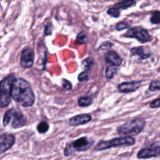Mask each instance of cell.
Instances as JSON below:
<instances>
[{
	"label": "cell",
	"instance_id": "cell-27",
	"mask_svg": "<svg viewBox=\"0 0 160 160\" xmlns=\"http://www.w3.org/2000/svg\"><path fill=\"white\" fill-rule=\"evenodd\" d=\"M149 107L151 108H158L160 107V97L152 101L149 104Z\"/></svg>",
	"mask_w": 160,
	"mask_h": 160
},
{
	"label": "cell",
	"instance_id": "cell-23",
	"mask_svg": "<svg viewBox=\"0 0 160 160\" xmlns=\"http://www.w3.org/2000/svg\"><path fill=\"white\" fill-rule=\"evenodd\" d=\"M49 129V124L46 121L41 122L37 126V130L39 133H45Z\"/></svg>",
	"mask_w": 160,
	"mask_h": 160
},
{
	"label": "cell",
	"instance_id": "cell-22",
	"mask_svg": "<svg viewBox=\"0 0 160 160\" xmlns=\"http://www.w3.org/2000/svg\"><path fill=\"white\" fill-rule=\"evenodd\" d=\"M149 90L152 92L160 91V80L152 81L149 84Z\"/></svg>",
	"mask_w": 160,
	"mask_h": 160
},
{
	"label": "cell",
	"instance_id": "cell-1",
	"mask_svg": "<svg viewBox=\"0 0 160 160\" xmlns=\"http://www.w3.org/2000/svg\"><path fill=\"white\" fill-rule=\"evenodd\" d=\"M11 97L23 107H30L35 102V95L30 84L21 78H14L12 82Z\"/></svg>",
	"mask_w": 160,
	"mask_h": 160
},
{
	"label": "cell",
	"instance_id": "cell-11",
	"mask_svg": "<svg viewBox=\"0 0 160 160\" xmlns=\"http://www.w3.org/2000/svg\"><path fill=\"white\" fill-rule=\"evenodd\" d=\"M160 155V146L149 148H143L139 151L137 157L139 159H149L156 158Z\"/></svg>",
	"mask_w": 160,
	"mask_h": 160
},
{
	"label": "cell",
	"instance_id": "cell-26",
	"mask_svg": "<svg viewBox=\"0 0 160 160\" xmlns=\"http://www.w3.org/2000/svg\"><path fill=\"white\" fill-rule=\"evenodd\" d=\"M62 87L64 89H66V90H71L72 89V84L70 82V81H68L67 79H62Z\"/></svg>",
	"mask_w": 160,
	"mask_h": 160
},
{
	"label": "cell",
	"instance_id": "cell-25",
	"mask_svg": "<svg viewBox=\"0 0 160 160\" xmlns=\"http://www.w3.org/2000/svg\"><path fill=\"white\" fill-rule=\"evenodd\" d=\"M78 79L79 81H88L89 79L88 72L87 71H83L81 72L78 77Z\"/></svg>",
	"mask_w": 160,
	"mask_h": 160
},
{
	"label": "cell",
	"instance_id": "cell-24",
	"mask_svg": "<svg viewBox=\"0 0 160 160\" xmlns=\"http://www.w3.org/2000/svg\"><path fill=\"white\" fill-rule=\"evenodd\" d=\"M113 46V43H112L109 41H106L103 42L100 46L99 47V49L100 50H108L111 49Z\"/></svg>",
	"mask_w": 160,
	"mask_h": 160
},
{
	"label": "cell",
	"instance_id": "cell-13",
	"mask_svg": "<svg viewBox=\"0 0 160 160\" xmlns=\"http://www.w3.org/2000/svg\"><path fill=\"white\" fill-rule=\"evenodd\" d=\"M131 56H138L141 60L146 59L151 56V52L148 47L137 46L133 47L130 49Z\"/></svg>",
	"mask_w": 160,
	"mask_h": 160
},
{
	"label": "cell",
	"instance_id": "cell-20",
	"mask_svg": "<svg viewBox=\"0 0 160 160\" xmlns=\"http://www.w3.org/2000/svg\"><path fill=\"white\" fill-rule=\"evenodd\" d=\"M117 66L110 65L108 67H107L105 72V76L108 79H112L114 76V75L117 72L118 68Z\"/></svg>",
	"mask_w": 160,
	"mask_h": 160
},
{
	"label": "cell",
	"instance_id": "cell-3",
	"mask_svg": "<svg viewBox=\"0 0 160 160\" xmlns=\"http://www.w3.org/2000/svg\"><path fill=\"white\" fill-rule=\"evenodd\" d=\"M2 123L4 126L10 124L12 128L16 129L24 126L27 123V119L21 111L12 108L5 112Z\"/></svg>",
	"mask_w": 160,
	"mask_h": 160
},
{
	"label": "cell",
	"instance_id": "cell-30",
	"mask_svg": "<svg viewBox=\"0 0 160 160\" xmlns=\"http://www.w3.org/2000/svg\"><path fill=\"white\" fill-rule=\"evenodd\" d=\"M159 1H160V0H159Z\"/></svg>",
	"mask_w": 160,
	"mask_h": 160
},
{
	"label": "cell",
	"instance_id": "cell-12",
	"mask_svg": "<svg viewBox=\"0 0 160 160\" xmlns=\"http://www.w3.org/2000/svg\"><path fill=\"white\" fill-rule=\"evenodd\" d=\"M141 81H132L130 82H123L118 85V90L120 92H132L139 89Z\"/></svg>",
	"mask_w": 160,
	"mask_h": 160
},
{
	"label": "cell",
	"instance_id": "cell-18",
	"mask_svg": "<svg viewBox=\"0 0 160 160\" xmlns=\"http://www.w3.org/2000/svg\"><path fill=\"white\" fill-rule=\"evenodd\" d=\"M149 21L152 24H154V25L160 24V11H153L151 14Z\"/></svg>",
	"mask_w": 160,
	"mask_h": 160
},
{
	"label": "cell",
	"instance_id": "cell-6",
	"mask_svg": "<svg viewBox=\"0 0 160 160\" xmlns=\"http://www.w3.org/2000/svg\"><path fill=\"white\" fill-rule=\"evenodd\" d=\"M94 143V141L87 137H81L77 139L66 146L64 154L66 156H69L75 152H82L88 150Z\"/></svg>",
	"mask_w": 160,
	"mask_h": 160
},
{
	"label": "cell",
	"instance_id": "cell-2",
	"mask_svg": "<svg viewBox=\"0 0 160 160\" xmlns=\"http://www.w3.org/2000/svg\"><path fill=\"white\" fill-rule=\"evenodd\" d=\"M145 126V121L141 118H136L128 121L119 126L117 128L118 134L121 136H132L139 134Z\"/></svg>",
	"mask_w": 160,
	"mask_h": 160
},
{
	"label": "cell",
	"instance_id": "cell-16",
	"mask_svg": "<svg viewBox=\"0 0 160 160\" xmlns=\"http://www.w3.org/2000/svg\"><path fill=\"white\" fill-rule=\"evenodd\" d=\"M88 42V36L84 31H82L78 34L75 39V42L76 44H87Z\"/></svg>",
	"mask_w": 160,
	"mask_h": 160
},
{
	"label": "cell",
	"instance_id": "cell-8",
	"mask_svg": "<svg viewBox=\"0 0 160 160\" xmlns=\"http://www.w3.org/2000/svg\"><path fill=\"white\" fill-rule=\"evenodd\" d=\"M136 0H119L112 6L109 8L106 13L112 18H119L122 11L126 10L128 8L136 6Z\"/></svg>",
	"mask_w": 160,
	"mask_h": 160
},
{
	"label": "cell",
	"instance_id": "cell-28",
	"mask_svg": "<svg viewBox=\"0 0 160 160\" xmlns=\"http://www.w3.org/2000/svg\"><path fill=\"white\" fill-rule=\"evenodd\" d=\"M51 26L47 24L45 26V29H44V34L47 36V35H50L51 34L52 32V30H51Z\"/></svg>",
	"mask_w": 160,
	"mask_h": 160
},
{
	"label": "cell",
	"instance_id": "cell-17",
	"mask_svg": "<svg viewBox=\"0 0 160 160\" xmlns=\"http://www.w3.org/2000/svg\"><path fill=\"white\" fill-rule=\"evenodd\" d=\"M92 103V98L89 96L80 97L78 100V104L80 107H87Z\"/></svg>",
	"mask_w": 160,
	"mask_h": 160
},
{
	"label": "cell",
	"instance_id": "cell-9",
	"mask_svg": "<svg viewBox=\"0 0 160 160\" xmlns=\"http://www.w3.org/2000/svg\"><path fill=\"white\" fill-rule=\"evenodd\" d=\"M34 60V51L30 48H24L21 54L20 64L24 68H29L33 66Z\"/></svg>",
	"mask_w": 160,
	"mask_h": 160
},
{
	"label": "cell",
	"instance_id": "cell-29",
	"mask_svg": "<svg viewBox=\"0 0 160 160\" xmlns=\"http://www.w3.org/2000/svg\"><path fill=\"white\" fill-rule=\"evenodd\" d=\"M158 72H160V66L158 68Z\"/></svg>",
	"mask_w": 160,
	"mask_h": 160
},
{
	"label": "cell",
	"instance_id": "cell-4",
	"mask_svg": "<svg viewBox=\"0 0 160 160\" xmlns=\"http://www.w3.org/2000/svg\"><path fill=\"white\" fill-rule=\"evenodd\" d=\"M135 144V140L131 136H124L100 141L95 147L96 151H102L112 148L131 146Z\"/></svg>",
	"mask_w": 160,
	"mask_h": 160
},
{
	"label": "cell",
	"instance_id": "cell-7",
	"mask_svg": "<svg viewBox=\"0 0 160 160\" xmlns=\"http://www.w3.org/2000/svg\"><path fill=\"white\" fill-rule=\"evenodd\" d=\"M123 37L134 38L141 44H145L151 39V35L148 31L139 26L130 28L123 34Z\"/></svg>",
	"mask_w": 160,
	"mask_h": 160
},
{
	"label": "cell",
	"instance_id": "cell-21",
	"mask_svg": "<svg viewBox=\"0 0 160 160\" xmlns=\"http://www.w3.org/2000/svg\"><path fill=\"white\" fill-rule=\"evenodd\" d=\"M131 28V25L126 21H121L117 22L115 25V29L118 31H121L124 29H128Z\"/></svg>",
	"mask_w": 160,
	"mask_h": 160
},
{
	"label": "cell",
	"instance_id": "cell-14",
	"mask_svg": "<svg viewBox=\"0 0 160 160\" xmlns=\"http://www.w3.org/2000/svg\"><path fill=\"white\" fill-rule=\"evenodd\" d=\"M104 60L106 63L117 67L119 66L122 62L121 58L114 51H108L106 52L104 54Z\"/></svg>",
	"mask_w": 160,
	"mask_h": 160
},
{
	"label": "cell",
	"instance_id": "cell-5",
	"mask_svg": "<svg viewBox=\"0 0 160 160\" xmlns=\"http://www.w3.org/2000/svg\"><path fill=\"white\" fill-rule=\"evenodd\" d=\"M14 77L9 75L0 81V108L8 106L11 101V87Z\"/></svg>",
	"mask_w": 160,
	"mask_h": 160
},
{
	"label": "cell",
	"instance_id": "cell-19",
	"mask_svg": "<svg viewBox=\"0 0 160 160\" xmlns=\"http://www.w3.org/2000/svg\"><path fill=\"white\" fill-rule=\"evenodd\" d=\"M94 59L91 57H88V58L84 59V60H82L81 62V64L83 66L85 71H88L89 70H90L91 69V68L94 65Z\"/></svg>",
	"mask_w": 160,
	"mask_h": 160
},
{
	"label": "cell",
	"instance_id": "cell-10",
	"mask_svg": "<svg viewBox=\"0 0 160 160\" xmlns=\"http://www.w3.org/2000/svg\"><path fill=\"white\" fill-rule=\"evenodd\" d=\"M15 136L12 134H0V154L9 149L15 142Z\"/></svg>",
	"mask_w": 160,
	"mask_h": 160
},
{
	"label": "cell",
	"instance_id": "cell-15",
	"mask_svg": "<svg viewBox=\"0 0 160 160\" xmlns=\"http://www.w3.org/2000/svg\"><path fill=\"white\" fill-rule=\"evenodd\" d=\"M91 116L88 114H81L71 117L68 119V123L72 126L84 124L91 121Z\"/></svg>",
	"mask_w": 160,
	"mask_h": 160
}]
</instances>
